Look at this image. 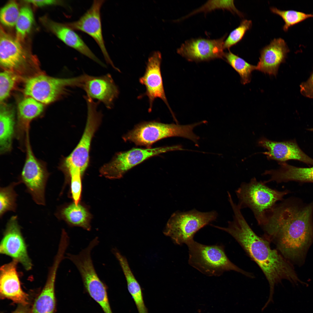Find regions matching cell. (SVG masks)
<instances>
[{"mask_svg":"<svg viewBox=\"0 0 313 313\" xmlns=\"http://www.w3.org/2000/svg\"><path fill=\"white\" fill-rule=\"evenodd\" d=\"M313 204L300 207L286 201L268 214L263 230L266 238L290 262L301 265L313 241Z\"/></svg>","mask_w":313,"mask_h":313,"instance_id":"obj_1","label":"cell"},{"mask_svg":"<svg viewBox=\"0 0 313 313\" xmlns=\"http://www.w3.org/2000/svg\"><path fill=\"white\" fill-rule=\"evenodd\" d=\"M233 219L227 227L216 226L231 235L250 257L261 269L269 283L270 298L272 299L275 284L285 279L292 283L304 284L298 277L290 262L277 249H272L270 243L257 235L251 229L236 204L232 206Z\"/></svg>","mask_w":313,"mask_h":313,"instance_id":"obj_2","label":"cell"},{"mask_svg":"<svg viewBox=\"0 0 313 313\" xmlns=\"http://www.w3.org/2000/svg\"><path fill=\"white\" fill-rule=\"evenodd\" d=\"M288 192L287 190L279 191L272 189L255 177L248 183H242L236 191L238 205L241 209L250 208L261 227L265 224L268 214L276 202L281 201Z\"/></svg>","mask_w":313,"mask_h":313,"instance_id":"obj_3","label":"cell"},{"mask_svg":"<svg viewBox=\"0 0 313 313\" xmlns=\"http://www.w3.org/2000/svg\"><path fill=\"white\" fill-rule=\"evenodd\" d=\"M203 121L192 124L180 125L166 124L156 121H145L140 123L124 135L123 139L125 141L133 143L137 146L151 148L156 141L164 138L180 137L189 139L198 146L199 137L193 132L196 126L206 123Z\"/></svg>","mask_w":313,"mask_h":313,"instance_id":"obj_4","label":"cell"},{"mask_svg":"<svg viewBox=\"0 0 313 313\" xmlns=\"http://www.w3.org/2000/svg\"><path fill=\"white\" fill-rule=\"evenodd\" d=\"M188 249V263L199 271L208 276H219L224 272L234 271L253 278L252 274L240 268L227 256L222 245H206L194 239L186 244Z\"/></svg>","mask_w":313,"mask_h":313,"instance_id":"obj_5","label":"cell"},{"mask_svg":"<svg viewBox=\"0 0 313 313\" xmlns=\"http://www.w3.org/2000/svg\"><path fill=\"white\" fill-rule=\"evenodd\" d=\"M217 216L215 211L202 212L195 209L186 212L177 211L169 219L163 233L177 245L186 244L193 239L198 230L215 220Z\"/></svg>","mask_w":313,"mask_h":313,"instance_id":"obj_6","label":"cell"},{"mask_svg":"<svg viewBox=\"0 0 313 313\" xmlns=\"http://www.w3.org/2000/svg\"><path fill=\"white\" fill-rule=\"evenodd\" d=\"M85 74L70 78H58L43 74L35 75L27 81L24 94L42 103L48 104L65 94L69 87H81Z\"/></svg>","mask_w":313,"mask_h":313,"instance_id":"obj_7","label":"cell"},{"mask_svg":"<svg viewBox=\"0 0 313 313\" xmlns=\"http://www.w3.org/2000/svg\"><path fill=\"white\" fill-rule=\"evenodd\" d=\"M87 105V118L81 138L72 153L66 158L61 167L62 170L70 168L79 170L82 174L88 167L91 143L94 134L102 121L101 112L97 110L98 102L84 97Z\"/></svg>","mask_w":313,"mask_h":313,"instance_id":"obj_8","label":"cell"},{"mask_svg":"<svg viewBox=\"0 0 313 313\" xmlns=\"http://www.w3.org/2000/svg\"><path fill=\"white\" fill-rule=\"evenodd\" d=\"M183 150L181 145L153 148H132L116 154L111 161L101 167L100 172L109 179H119L128 170L151 157L169 151Z\"/></svg>","mask_w":313,"mask_h":313,"instance_id":"obj_9","label":"cell"},{"mask_svg":"<svg viewBox=\"0 0 313 313\" xmlns=\"http://www.w3.org/2000/svg\"><path fill=\"white\" fill-rule=\"evenodd\" d=\"M26 158L18 181L25 186L26 191L37 204H46L45 189L49 174L44 162L34 155L30 144L29 133L26 137Z\"/></svg>","mask_w":313,"mask_h":313,"instance_id":"obj_10","label":"cell"},{"mask_svg":"<svg viewBox=\"0 0 313 313\" xmlns=\"http://www.w3.org/2000/svg\"><path fill=\"white\" fill-rule=\"evenodd\" d=\"M91 251L84 250L71 257L81 276L84 287L90 296L101 307L104 313H113L105 284L99 278L95 269Z\"/></svg>","mask_w":313,"mask_h":313,"instance_id":"obj_11","label":"cell"},{"mask_svg":"<svg viewBox=\"0 0 313 313\" xmlns=\"http://www.w3.org/2000/svg\"><path fill=\"white\" fill-rule=\"evenodd\" d=\"M18 220L17 216L14 215L7 222L0 243V252L17 261L29 270L32 268V263Z\"/></svg>","mask_w":313,"mask_h":313,"instance_id":"obj_12","label":"cell"},{"mask_svg":"<svg viewBox=\"0 0 313 313\" xmlns=\"http://www.w3.org/2000/svg\"><path fill=\"white\" fill-rule=\"evenodd\" d=\"M227 35L215 39L199 38L188 40L177 50V52L190 61L223 59V44Z\"/></svg>","mask_w":313,"mask_h":313,"instance_id":"obj_13","label":"cell"},{"mask_svg":"<svg viewBox=\"0 0 313 313\" xmlns=\"http://www.w3.org/2000/svg\"><path fill=\"white\" fill-rule=\"evenodd\" d=\"M104 1H94L90 8L78 20L65 24L73 30L83 32L92 37L99 47L106 62L119 71L110 57L103 36L100 10Z\"/></svg>","mask_w":313,"mask_h":313,"instance_id":"obj_14","label":"cell"},{"mask_svg":"<svg viewBox=\"0 0 313 313\" xmlns=\"http://www.w3.org/2000/svg\"><path fill=\"white\" fill-rule=\"evenodd\" d=\"M26 52L17 39L6 32L1 28L0 32V63L6 70L18 75L27 73L29 60Z\"/></svg>","mask_w":313,"mask_h":313,"instance_id":"obj_15","label":"cell"},{"mask_svg":"<svg viewBox=\"0 0 313 313\" xmlns=\"http://www.w3.org/2000/svg\"><path fill=\"white\" fill-rule=\"evenodd\" d=\"M159 51L154 52L149 57L147 63L145 73L139 79L140 83L146 88L145 95L148 98L149 112L151 111L155 99H161L164 102L172 114L174 115L167 101L163 87L161 71V56Z\"/></svg>","mask_w":313,"mask_h":313,"instance_id":"obj_16","label":"cell"},{"mask_svg":"<svg viewBox=\"0 0 313 313\" xmlns=\"http://www.w3.org/2000/svg\"><path fill=\"white\" fill-rule=\"evenodd\" d=\"M81 88L85 91L86 96L103 103L108 109L112 108L119 94L118 88L109 74L97 77L86 74Z\"/></svg>","mask_w":313,"mask_h":313,"instance_id":"obj_17","label":"cell"},{"mask_svg":"<svg viewBox=\"0 0 313 313\" xmlns=\"http://www.w3.org/2000/svg\"><path fill=\"white\" fill-rule=\"evenodd\" d=\"M258 144L267 150L263 153L269 160H275L279 163L295 160L313 165V159L301 149L294 140L279 142L263 137L259 140Z\"/></svg>","mask_w":313,"mask_h":313,"instance_id":"obj_18","label":"cell"},{"mask_svg":"<svg viewBox=\"0 0 313 313\" xmlns=\"http://www.w3.org/2000/svg\"><path fill=\"white\" fill-rule=\"evenodd\" d=\"M18 262L13 260L4 264L0 269V294L2 299H7L14 303L24 305H29L28 295L21 287L17 271Z\"/></svg>","mask_w":313,"mask_h":313,"instance_id":"obj_19","label":"cell"},{"mask_svg":"<svg viewBox=\"0 0 313 313\" xmlns=\"http://www.w3.org/2000/svg\"><path fill=\"white\" fill-rule=\"evenodd\" d=\"M289 51L283 39H274L261 50L256 70L270 76H276L280 65L285 62Z\"/></svg>","mask_w":313,"mask_h":313,"instance_id":"obj_20","label":"cell"},{"mask_svg":"<svg viewBox=\"0 0 313 313\" xmlns=\"http://www.w3.org/2000/svg\"><path fill=\"white\" fill-rule=\"evenodd\" d=\"M45 23L57 37L68 46L92 60L102 66L105 65L93 53L80 37L65 24L57 23L49 19Z\"/></svg>","mask_w":313,"mask_h":313,"instance_id":"obj_21","label":"cell"},{"mask_svg":"<svg viewBox=\"0 0 313 313\" xmlns=\"http://www.w3.org/2000/svg\"><path fill=\"white\" fill-rule=\"evenodd\" d=\"M61 262L59 259L54 260L46 283L31 308L30 313H55V283L57 271Z\"/></svg>","mask_w":313,"mask_h":313,"instance_id":"obj_22","label":"cell"},{"mask_svg":"<svg viewBox=\"0 0 313 313\" xmlns=\"http://www.w3.org/2000/svg\"><path fill=\"white\" fill-rule=\"evenodd\" d=\"M279 168L276 170H266L265 175H269L268 183L274 181L279 183L290 181L313 182V166L300 168L288 164L285 162H279Z\"/></svg>","mask_w":313,"mask_h":313,"instance_id":"obj_23","label":"cell"},{"mask_svg":"<svg viewBox=\"0 0 313 313\" xmlns=\"http://www.w3.org/2000/svg\"><path fill=\"white\" fill-rule=\"evenodd\" d=\"M43 104L30 97L22 100L18 105L16 133L18 140H22L29 131L31 122L43 112Z\"/></svg>","mask_w":313,"mask_h":313,"instance_id":"obj_24","label":"cell"},{"mask_svg":"<svg viewBox=\"0 0 313 313\" xmlns=\"http://www.w3.org/2000/svg\"><path fill=\"white\" fill-rule=\"evenodd\" d=\"M15 114L11 107L1 103L0 151L3 154L10 151L14 133Z\"/></svg>","mask_w":313,"mask_h":313,"instance_id":"obj_25","label":"cell"},{"mask_svg":"<svg viewBox=\"0 0 313 313\" xmlns=\"http://www.w3.org/2000/svg\"><path fill=\"white\" fill-rule=\"evenodd\" d=\"M55 215L70 225L81 227L88 231L91 229L90 215L85 208L79 204L74 203L60 208Z\"/></svg>","mask_w":313,"mask_h":313,"instance_id":"obj_26","label":"cell"},{"mask_svg":"<svg viewBox=\"0 0 313 313\" xmlns=\"http://www.w3.org/2000/svg\"><path fill=\"white\" fill-rule=\"evenodd\" d=\"M125 276L128 290L139 313H148L144 301L141 287L132 272L126 258L123 256L117 259Z\"/></svg>","mask_w":313,"mask_h":313,"instance_id":"obj_27","label":"cell"},{"mask_svg":"<svg viewBox=\"0 0 313 313\" xmlns=\"http://www.w3.org/2000/svg\"><path fill=\"white\" fill-rule=\"evenodd\" d=\"M224 59L240 75L241 83L243 85L249 83L252 73L256 70V66L248 63L230 51L225 52Z\"/></svg>","mask_w":313,"mask_h":313,"instance_id":"obj_28","label":"cell"},{"mask_svg":"<svg viewBox=\"0 0 313 313\" xmlns=\"http://www.w3.org/2000/svg\"><path fill=\"white\" fill-rule=\"evenodd\" d=\"M20 184L17 182H13L9 185L0 189V216H3L8 211L15 212L17 209V199L18 196L14 188Z\"/></svg>","mask_w":313,"mask_h":313,"instance_id":"obj_29","label":"cell"},{"mask_svg":"<svg viewBox=\"0 0 313 313\" xmlns=\"http://www.w3.org/2000/svg\"><path fill=\"white\" fill-rule=\"evenodd\" d=\"M34 19L32 12L30 7L24 6L20 10L15 25L17 39L18 40H23L30 32Z\"/></svg>","mask_w":313,"mask_h":313,"instance_id":"obj_30","label":"cell"},{"mask_svg":"<svg viewBox=\"0 0 313 313\" xmlns=\"http://www.w3.org/2000/svg\"><path fill=\"white\" fill-rule=\"evenodd\" d=\"M270 10L273 13L283 19L285 23L283 29L285 32L291 26L312 16L310 14L294 10H282L275 7H271Z\"/></svg>","mask_w":313,"mask_h":313,"instance_id":"obj_31","label":"cell"},{"mask_svg":"<svg viewBox=\"0 0 313 313\" xmlns=\"http://www.w3.org/2000/svg\"><path fill=\"white\" fill-rule=\"evenodd\" d=\"M234 1L233 0L209 1L202 7L191 13L187 17L198 12L207 13L217 9L228 10L233 13H236L240 16L243 17V14L236 8Z\"/></svg>","mask_w":313,"mask_h":313,"instance_id":"obj_32","label":"cell"},{"mask_svg":"<svg viewBox=\"0 0 313 313\" xmlns=\"http://www.w3.org/2000/svg\"><path fill=\"white\" fill-rule=\"evenodd\" d=\"M19 75L14 72L5 70L0 74V101L1 103L9 96Z\"/></svg>","mask_w":313,"mask_h":313,"instance_id":"obj_33","label":"cell"},{"mask_svg":"<svg viewBox=\"0 0 313 313\" xmlns=\"http://www.w3.org/2000/svg\"><path fill=\"white\" fill-rule=\"evenodd\" d=\"M252 25L251 20H242L239 26L232 30L225 40L223 44L224 49H229L240 41L246 32L251 28Z\"/></svg>","mask_w":313,"mask_h":313,"instance_id":"obj_34","label":"cell"},{"mask_svg":"<svg viewBox=\"0 0 313 313\" xmlns=\"http://www.w3.org/2000/svg\"><path fill=\"white\" fill-rule=\"evenodd\" d=\"M20 12L18 5L14 1H10L1 9L0 19L4 26L12 27L15 25Z\"/></svg>","mask_w":313,"mask_h":313,"instance_id":"obj_35","label":"cell"},{"mask_svg":"<svg viewBox=\"0 0 313 313\" xmlns=\"http://www.w3.org/2000/svg\"><path fill=\"white\" fill-rule=\"evenodd\" d=\"M69 174L71 180V189L72 197L76 204H79L80 199L81 190V175L80 170L71 168L66 170Z\"/></svg>","mask_w":313,"mask_h":313,"instance_id":"obj_36","label":"cell"},{"mask_svg":"<svg viewBox=\"0 0 313 313\" xmlns=\"http://www.w3.org/2000/svg\"><path fill=\"white\" fill-rule=\"evenodd\" d=\"M300 92L304 97L313 99V72L308 79L300 85Z\"/></svg>","mask_w":313,"mask_h":313,"instance_id":"obj_37","label":"cell"},{"mask_svg":"<svg viewBox=\"0 0 313 313\" xmlns=\"http://www.w3.org/2000/svg\"><path fill=\"white\" fill-rule=\"evenodd\" d=\"M25 1L39 7L61 3H62L61 1L54 0H25Z\"/></svg>","mask_w":313,"mask_h":313,"instance_id":"obj_38","label":"cell"},{"mask_svg":"<svg viewBox=\"0 0 313 313\" xmlns=\"http://www.w3.org/2000/svg\"><path fill=\"white\" fill-rule=\"evenodd\" d=\"M30 311L29 305L19 304L16 309L12 313H30Z\"/></svg>","mask_w":313,"mask_h":313,"instance_id":"obj_39","label":"cell"}]
</instances>
